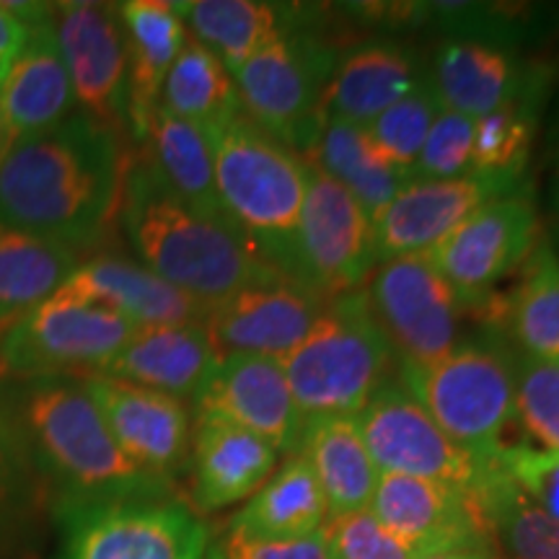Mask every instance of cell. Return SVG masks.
I'll return each instance as SVG.
<instances>
[{
    "mask_svg": "<svg viewBox=\"0 0 559 559\" xmlns=\"http://www.w3.org/2000/svg\"><path fill=\"white\" fill-rule=\"evenodd\" d=\"M120 138L83 115L11 143L0 160V223L79 251L120 213Z\"/></svg>",
    "mask_w": 559,
    "mask_h": 559,
    "instance_id": "6da1fadb",
    "label": "cell"
},
{
    "mask_svg": "<svg viewBox=\"0 0 559 559\" xmlns=\"http://www.w3.org/2000/svg\"><path fill=\"white\" fill-rule=\"evenodd\" d=\"M120 215L140 264L205 306L285 280L260 260L226 215L181 200L145 158L124 169Z\"/></svg>",
    "mask_w": 559,
    "mask_h": 559,
    "instance_id": "7a4b0ae2",
    "label": "cell"
},
{
    "mask_svg": "<svg viewBox=\"0 0 559 559\" xmlns=\"http://www.w3.org/2000/svg\"><path fill=\"white\" fill-rule=\"evenodd\" d=\"M24 432L60 500L169 498L174 481L153 477L124 456L99 407L75 376H47L24 396Z\"/></svg>",
    "mask_w": 559,
    "mask_h": 559,
    "instance_id": "3957f363",
    "label": "cell"
},
{
    "mask_svg": "<svg viewBox=\"0 0 559 559\" xmlns=\"http://www.w3.org/2000/svg\"><path fill=\"white\" fill-rule=\"evenodd\" d=\"M213 153L223 215L241 230L262 262L300 285L298 228L309 160L262 132L247 115L215 132Z\"/></svg>",
    "mask_w": 559,
    "mask_h": 559,
    "instance_id": "277c9868",
    "label": "cell"
},
{
    "mask_svg": "<svg viewBox=\"0 0 559 559\" xmlns=\"http://www.w3.org/2000/svg\"><path fill=\"white\" fill-rule=\"evenodd\" d=\"M280 362L298 412L309 423L358 417L391 379L396 358L360 288L326 300L309 334Z\"/></svg>",
    "mask_w": 559,
    "mask_h": 559,
    "instance_id": "5b68a950",
    "label": "cell"
},
{
    "mask_svg": "<svg viewBox=\"0 0 559 559\" xmlns=\"http://www.w3.org/2000/svg\"><path fill=\"white\" fill-rule=\"evenodd\" d=\"M396 379L440 430L485 466H498L508 451L515 415L513 349L502 342H459L428 366H400Z\"/></svg>",
    "mask_w": 559,
    "mask_h": 559,
    "instance_id": "8992f818",
    "label": "cell"
},
{
    "mask_svg": "<svg viewBox=\"0 0 559 559\" xmlns=\"http://www.w3.org/2000/svg\"><path fill=\"white\" fill-rule=\"evenodd\" d=\"M337 58L334 47L304 26L283 34L234 73L241 111L285 148L309 158L324 130L321 102Z\"/></svg>",
    "mask_w": 559,
    "mask_h": 559,
    "instance_id": "52a82bcc",
    "label": "cell"
},
{
    "mask_svg": "<svg viewBox=\"0 0 559 559\" xmlns=\"http://www.w3.org/2000/svg\"><path fill=\"white\" fill-rule=\"evenodd\" d=\"M55 559H205L210 531L169 498L60 500Z\"/></svg>",
    "mask_w": 559,
    "mask_h": 559,
    "instance_id": "ba28073f",
    "label": "cell"
},
{
    "mask_svg": "<svg viewBox=\"0 0 559 559\" xmlns=\"http://www.w3.org/2000/svg\"><path fill=\"white\" fill-rule=\"evenodd\" d=\"M362 290L400 366H428L459 345L464 306L425 251L379 262Z\"/></svg>",
    "mask_w": 559,
    "mask_h": 559,
    "instance_id": "9c48e42d",
    "label": "cell"
},
{
    "mask_svg": "<svg viewBox=\"0 0 559 559\" xmlns=\"http://www.w3.org/2000/svg\"><path fill=\"white\" fill-rule=\"evenodd\" d=\"M138 326L94 304L45 300L21 313L0 340V366L16 376H94L128 345Z\"/></svg>",
    "mask_w": 559,
    "mask_h": 559,
    "instance_id": "30bf717a",
    "label": "cell"
},
{
    "mask_svg": "<svg viewBox=\"0 0 559 559\" xmlns=\"http://www.w3.org/2000/svg\"><path fill=\"white\" fill-rule=\"evenodd\" d=\"M542 241L539 215L526 192H513L481 205L425 251L449 280L464 309H492L495 288L521 270Z\"/></svg>",
    "mask_w": 559,
    "mask_h": 559,
    "instance_id": "8fae6325",
    "label": "cell"
},
{
    "mask_svg": "<svg viewBox=\"0 0 559 559\" xmlns=\"http://www.w3.org/2000/svg\"><path fill=\"white\" fill-rule=\"evenodd\" d=\"M381 474H404L477 492L498 466H485L440 430L400 379H389L355 417Z\"/></svg>",
    "mask_w": 559,
    "mask_h": 559,
    "instance_id": "7c38bea8",
    "label": "cell"
},
{
    "mask_svg": "<svg viewBox=\"0 0 559 559\" xmlns=\"http://www.w3.org/2000/svg\"><path fill=\"white\" fill-rule=\"evenodd\" d=\"M52 24L81 115L115 138L130 135L128 39L117 5L68 0L52 5Z\"/></svg>",
    "mask_w": 559,
    "mask_h": 559,
    "instance_id": "4fadbf2b",
    "label": "cell"
},
{
    "mask_svg": "<svg viewBox=\"0 0 559 559\" xmlns=\"http://www.w3.org/2000/svg\"><path fill=\"white\" fill-rule=\"evenodd\" d=\"M373 267V221L366 207L309 160V187L298 228L300 285L313 296L332 300L360 290Z\"/></svg>",
    "mask_w": 559,
    "mask_h": 559,
    "instance_id": "5bb4252c",
    "label": "cell"
},
{
    "mask_svg": "<svg viewBox=\"0 0 559 559\" xmlns=\"http://www.w3.org/2000/svg\"><path fill=\"white\" fill-rule=\"evenodd\" d=\"M81 381L132 464L166 481L190 466L194 423L187 402L96 373Z\"/></svg>",
    "mask_w": 559,
    "mask_h": 559,
    "instance_id": "9a60e30c",
    "label": "cell"
},
{
    "mask_svg": "<svg viewBox=\"0 0 559 559\" xmlns=\"http://www.w3.org/2000/svg\"><path fill=\"white\" fill-rule=\"evenodd\" d=\"M194 417L226 419L293 456L306 419L298 412L283 362L262 355H221L194 396Z\"/></svg>",
    "mask_w": 559,
    "mask_h": 559,
    "instance_id": "2e32d148",
    "label": "cell"
},
{
    "mask_svg": "<svg viewBox=\"0 0 559 559\" xmlns=\"http://www.w3.org/2000/svg\"><path fill=\"white\" fill-rule=\"evenodd\" d=\"M521 190L523 185L481 174L456 179H412L373 218L376 264L432 249L485 202Z\"/></svg>",
    "mask_w": 559,
    "mask_h": 559,
    "instance_id": "e0dca14e",
    "label": "cell"
},
{
    "mask_svg": "<svg viewBox=\"0 0 559 559\" xmlns=\"http://www.w3.org/2000/svg\"><path fill=\"white\" fill-rule=\"evenodd\" d=\"M368 510L417 551L492 544L477 495L443 481L381 474Z\"/></svg>",
    "mask_w": 559,
    "mask_h": 559,
    "instance_id": "ac0fdd59",
    "label": "cell"
},
{
    "mask_svg": "<svg viewBox=\"0 0 559 559\" xmlns=\"http://www.w3.org/2000/svg\"><path fill=\"white\" fill-rule=\"evenodd\" d=\"M326 300L290 280L254 285L210 306L205 326L221 355L247 353L283 360L300 345Z\"/></svg>",
    "mask_w": 559,
    "mask_h": 559,
    "instance_id": "d6986e66",
    "label": "cell"
},
{
    "mask_svg": "<svg viewBox=\"0 0 559 559\" xmlns=\"http://www.w3.org/2000/svg\"><path fill=\"white\" fill-rule=\"evenodd\" d=\"M547 70L526 60L521 52L506 45L472 39H449L440 45L428 73L440 107L472 120H479L521 96L547 91Z\"/></svg>",
    "mask_w": 559,
    "mask_h": 559,
    "instance_id": "ffe728a7",
    "label": "cell"
},
{
    "mask_svg": "<svg viewBox=\"0 0 559 559\" xmlns=\"http://www.w3.org/2000/svg\"><path fill=\"white\" fill-rule=\"evenodd\" d=\"M47 300L104 306L122 313L135 326L194 324L205 321L210 309L202 300L153 275L140 262L122 257H96L79 264Z\"/></svg>",
    "mask_w": 559,
    "mask_h": 559,
    "instance_id": "44dd1931",
    "label": "cell"
},
{
    "mask_svg": "<svg viewBox=\"0 0 559 559\" xmlns=\"http://www.w3.org/2000/svg\"><path fill=\"white\" fill-rule=\"evenodd\" d=\"M218 360V345L210 337L205 321L138 326L128 345L96 376L194 402Z\"/></svg>",
    "mask_w": 559,
    "mask_h": 559,
    "instance_id": "7402d4cb",
    "label": "cell"
},
{
    "mask_svg": "<svg viewBox=\"0 0 559 559\" xmlns=\"http://www.w3.org/2000/svg\"><path fill=\"white\" fill-rule=\"evenodd\" d=\"M73 104V86L62 62L50 13L32 21L24 45L0 83V111L9 140L16 143L21 138L55 128L68 120Z\"/></svg>",
    "mask_w": 559,
    "mask_h": 559,
    "instance_id": "603a6c76",
    "label": "cell"
},
{
    "mask_svg": "<svg viewBox=\"0 0 559 559\" xmlns=\"http://www.w3.org/2000/svg\"><path fill=\"white\" fill-rule=\"evenodd\" d=\"M425 81L428 75L407 47L389 39L362 41L337 58L321 102V120L366 128Z\"/></svg>",
    "mask_w": 559,
    "mask_h": 559,
    "instance_id": "cb8c5ba5",
    "label": "cell"
},
{
    "mask_svg": "<svg viewBox=\"0 0 559 559\" xmlns=\"http://www.w3.org/2000/svg\"><path fill=\"white\" fill-rule=\"evenodd\" d=\"M277 456L267 440L239 425L194 417L190 459L194 508L210 513L249 500L275 474Z\"/></svg>",
    "mask_w": 559,
    "mask_h": 559,
    "instance_id": "d4e9b609",
    "label": "cell"
},
{
    "mask_svg": "<svg viewBox=\"0 0 559 559\" xmlns=\"http://www.w3.org/2000/svg\"><path fill=\"white\" fill-rule=\"evenodd\" d=\"M179 19L205 50L234 75L251 55L293 29H300L306 11L293 3L264 0H187L174 3Z\"/></svg>",
    "mask_w": 559,
    "mask_h": 559,
    "instance_id": "484cf974",
    "label": "cell"
},
{
    "mask_svg": "<svg viewBox=\"0 0 559 559\" xmlns=\"http://www.w3.org/2000/svg\"><path fill=\"white\" fill-rule=\"evenodd\" d=\"M117 13L128 39L130 138L140 143L145 124L158 109L166 75L185 47L187 26L166 0H128L117 3Z\"/></svg>",
    "mask_w": 559,
    "mask_h": 559,
    "instance_id": "4316f807",
    "label": "cell"
},
{
    "mask_svg": "<svg viewBox=\"0 0 559 559\" xmlns=\"http://www.w3.org/2000/svg\"><path fill=\"white\" fill-rule=\"evenodd\" d=\"M296 453L309 461L330 521L370 508L381 472L370 459L355 417L309 419Z\"/></svg>",
    "mask_w": 559,
    "mask_h": 559,
    "instance_id": "83f0119b",
    "label": "cell"
},
{
    "mask_svg": "<svg viewBox=\"0 0 559 559\" xmlns=\"http://www.w3.org/2000/svg\"><path fill=\"white\" fill-rule=\"evenodd\" d=\"M326 523H330V510L309 461L300 453H293L251 495L247 506L228 521V526L254 539L296 542L321 534Z\"/></svg>",
    "mask_w": 559,
    "mask_h": 559,
    "instance_id": "f1b7e54d",
    "label": "cell"
},
{
    "mask_svg": "<svg viewBox=\"0 0 559 559\" xmlns=\"http://www.w3.org/2000/svg\"><path fill=\"white\" fill-rule=\"evenodd\" d=\"M492 311L523 355L559 366V257L549 239L536 243L521 264L519 283L495 300Z\"/></svg>",
    "mask_w": 559,
    "mask_h": 559,
    "instance_id": "f546056e",
    "label": "cell"
},
{
    "mask_svg": "<svg viewBox=\"0 0 559 559\" xmlns=\"http://www.w3.org/2000/svg\"><path fill=\"white\" fill-rule=\"evenodd\" d=\"M140 143L145 145V160L174 194L205 213L223 215L215 190L213 140L207 132L158 107Z\"/></svg>",
    "mask_w": 559,
    "mask_h": 559,
    "instance_id": "4dcf8cb0",
    "label": "cell"
},
{
    "mask_svg": "<svg viewBox=\"0 0 559 559\" xmlns=\"http://www.w3.org/2000/svg\"><path fill=\"white\" fill-rule=\"evenodd\" d=\"M306 160L340 181L366 207L370 221L412 181V174L396 169L358 124L326 122Z\"/></svg>",
    "mask_w": 559,
    "mask_h": 559,
    "instance_id": "1f68e13d",
    "label": "cell"
},
{
    "mask_svg": "<svg viewBox=\"0 0 559 559\" xmlns=\"http://www.w3.org/2000/svg\"><path fill=\"white\" fill-rule=\"evenodd\" d=\"M158 107L177 115L179 120L198 124L210 140L230 120L243 115L234 75L213 52L192 39L190 32L166 75Z\"/></svg>",
    "mask_w": 559,
    "mask_h": 559,
    "instance_id": "d6a6232c",
    "label": "cell"
},
{
    "mask_svg": "<svg viewBox=\"0 0 559 559\" xmlns=\"http://www.w3.org/2000/svg\"><path fill=\"white\" fill-rule=\"evenodd\" d=\"M79 251L0 223V319L45 304L79 267Z\"/></svg>",
    "mask_w": 559,
    "mask_h": 559,
    "instance_id": "836d02e7",
    "label": "cell"
},
{
    "mask_svg": "<svg viewBox=\"0 0 559 559\" xmlns=\"http://www.w3.org/2000/svg\"><path fill=\"white\" fill-rule=\"evenodd\" d=\"M492 544L508 559H559V521L536 508L498 466L477 492Z\"/></svg>",
    "mask_w": 559,
    "mask_h": 559,
    "instance_id": "e575fe53",
    "label": "cell"
},
{
    "mask_svg": "<svg viewBox=\"0 0 559 559\" xmlns=\"http://www.w3.org/2000/svg\"><path fill=\"white\" fill-rule=\"evenodd\" d=\"M544 96L536 91L474 120L472 174L523 185Z\"/></svg>",
    "mask_w": 559,
    "mask_h": 559,
    "instance_id": "d590c367",
    "label": "cell"
},
{
    "mask_svg": "<svg viewBox=\"0 0 559 559\" xmlns=\"http://www.w3.org/2000/svg\"><path fill=\"white\" fill-rule=\"evenodd\" d=\"M438 111V96L432 94L430 81H425L402 102H396L394 107L376 117L373 122H368L366 132L396 169L412 174V179H415L419 151H423Z\"/></svg>",
    "mask_w": 559,
    "mask_h": 559,
    "instance_id": "8d00e7d4",
    "label": "cell"
},
{
    "mask_svg": "<svg viewBox=\"0 0 559 559\" xmlns=\"http://www.w3.org/2000/svg\"><path fill=\"white\" fill-rule=\"evenodd\" d=\"M519 425L547 451H559V366L513 349Z\"/></svg>",
    "mask_w": 559,
    "mask_h": 559,
    "instance_id": "74e56055",
    "label": "cell"
},
{
    "mask_svg": "<svg viewBox=\"0 0 559 559\" xmlns=\"http://www.w3.org/2000/svg\"><path fill=\"white\" fill-rule=\"evenodd\" d=\"M474 120L440 107L419 151L415 179H456L472 174Z\"/></svg>",
    "mask_w": 559,
    "mask_h": 559,
    "instance_id": "f35d334b",
    "label": "cell"
},
{
    "mask_svg": "<svg viewBox=\"0 0 559 559\" xmlns=\"http://www.w3.org/2000/svg\"><path fill=\"white\" fill-rule=\"evenodd\" d=\"M330 559H415L419 551L394 536L370 510L340 515L324 528Z\"/></svg>",
    "mask_w": 559,
    "mask_h": 559,
    "instance_id": "ab89813d",
    "label": "cell"
},
{
    "mask_svg": "<svg viewBox=\"0 0 559 559\" xmlns=\"http://www.w3.org/2000/svg\"><path fill=\"white\" fill-rule=\"evenodd\" d=\"M498 464L526 498L559 521V451L510 445Z\"/></svg>",
    "mask_w": 559,
    "mask_h": 559,
    "instance_id": "60d3db41",
    "label": "cell"
},
{
    "mask_svg": "<svg viewBox=\"0 0 559 559\" xmlns=\"http://www.w3.org/2000/svg\"><path fill=\"white\" fill-rule=\"evenodd\" d=\"M205 559H330V547L324 531L309 539L267 542L226 526L207 547Z\"/></svg>",
    "mask_w": 559,
    "mask_h": 559,
    "instance_id": "b9f144b4",
    "label": "cell"
},
{
    "mask_svg": "<svg viewBox=\"0 0 559 559\" xmlns=\"http://www.w3.org/2000/svg\"><path fill=\"white\" fill-rule=\"evenodd\" d=\"M26 485V469L24 459H21V449L13 438V432L5 428L0 419V506L11 502L24 492Z\"/></svg>",
    "mask_w": 559,
    "mask_h": 559,
    "instance_id": "7bdbcfd3",
    "label": "cell"
},
{
    "mask_svg": "<svg viewBox=\"0 0 559 559\" xmlns=\"http://www.w3.org/2000/svg\"><path fill=\"white\" fill-rule=\"evenodd\" d=\"M26 34H29V24L9 11V5L0 3V83H3L13 58L24 45Z\"/></svg>",
    "mask_w": 559,
    "mask_h": 559,
    "instance_id": "ee69618b",
    "label": "cell"
},
{
    "mask_svg": "<svg viewBox=\"0 0 559 559\" xmlns=\"http://www.w3.org/2000/svg\"><path fill=\"white\" fill-rule=\"evenodd\" d=\"M498 547L489 544V547H436L419 551L415 559H481L487 551H495Z\"/></svg>",
    "mask_w": 559,
    "mask_h": 559,
    "instance_id": "f6af8a7d",
    "label": "cell"
},
{
    "mask_svg": "<svg viewBox=\"0 0 559 559\" xmlns=\"http://www.w3.org/2000/svg\"><path fill=\"white\" fill-rule=\"evenodd\" d=\"M11 148V140H9V130H5V120H3V111H0V160L5 158V153Z\"/></svg>",
    "mask_w": 559,
    "mask_h": 559,
    "instance_id": "bcb514c9",
    "label": "cell"
},
{
    "mask_svg": "<svg viewBox=\"0 0 559 559\" xmlns=\"http://www.w3.org/2000/svg\"><path fill=\"white\" fill-rule=\"evenodd\" d=\"M549 241H551V247H555L557 257H559V215H557V221H555V239H549Z\"/></svg>",
    "mask_w": 559,
    "mask_h": 559,
    "instance_id": "7dc6e473",
    "label": "cell"
},
{
    "mask_svg": "<svg viewBox=\"0 0 559 559\" xmlns=\"http://www.w3.org/2000/svg\"><path fill=\"white\" fill-rule=\"evenodd\" d=\"M557 205H559V151H557Z\"/></svg>",
    "mask_w": 559,
    "mask_h": 559,
    "instance_id": "c3c4849f",
    "label": "cell"
}]
</instances>
